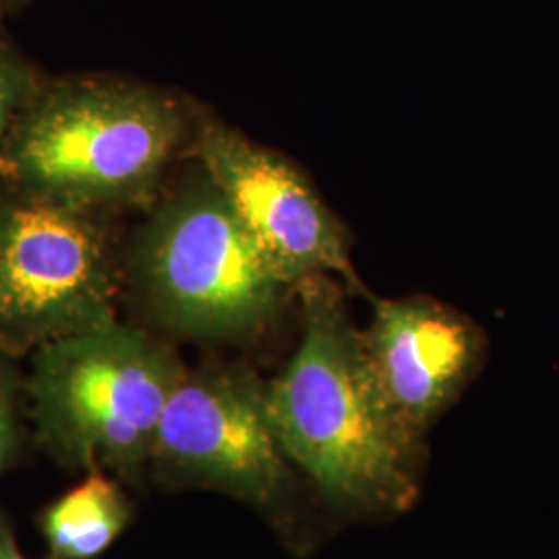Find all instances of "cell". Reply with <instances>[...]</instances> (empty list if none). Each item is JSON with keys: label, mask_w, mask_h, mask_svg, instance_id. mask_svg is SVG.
I'll use <instances>...</instances> for the list:
<instances>
[{"label": "cell", "mask_w": 559, "mask_h": 559, "mask_svg": "<svg viewBox=\"0 0 559 559\" xmlns=\"http://www.w3.org/2000/svg\"><path fill=\"white\" fill-rule=\"evenodd\" d=\"M150 468L170 485L228 493L272 520L286 514L293 498L267 383L242 367L185 373L164 408Z\"/></svg>", "instance_id": "obj_5"}, {"label": "cell", "mask_w": 559, "mask_h": 559, "mask_svg": "<svg viewBox=\"0 0 559 559\" xmlns=\"http://www.w3.org/2000/svg\"><path fill=\"white\" fill-rule=\"evenodd\" d=\"M302 336L267 411L280 448L321 498L355 516H396L415 506L427 459L394 415L359 330L328 276L300 284Z\"/></svg>", "instance_id": "obj_1"}, {"label": "cell", "mask_w": 559, "mask_h": 559, "mask_svg": "<svg viewBox=\"0 0 559 559\" xmlns=\"http://www.w3.org/2000/svg\"><path fill=\"white\" fill-rule=\"evenodd\" d=\"M25 0H0V9H2V13H7V11H11V9H17L21 7Z\"/></svg>", "instance_id": "obj_13"}, {"label": "cell", "mask_w": 559, "mask_h": 559, "mask_svg": "<svg viewBox=\"0 0 559 559\" xmlns=\"http://www.w3.org/2000/svg\"><path fill=\"white\" fill-rule=\"evenodd\" d=\"M40 85L29 60L0 32V154L15 120Z\"/></svg>", "instance_id": "obj_10"}, {"label": "cell", "mask_w": 559, "mask_h": 559, "mask_svg": "<svg viewBox=\"0 0 559 559\" xmlns=\"http://www.w3.org/2000/svg\"><path fill=\"white\" fill-rule=\"evenodd\" d=\"M198 156L288 288L332 274L360 288L342 222L293 162L222 122L201 127Z\"/></svg>", "instance_id": "obj_7"}, {"label": "cell", "mask_w": 559, "mask_h": 559, "mask_svg": "<svg viewBox=\"0 0 559 559\" xmlns=\"http://www.w3.org/2000/svg\"><path fill=\"white\" fill-rule=\"evenodd\" d=\"M362 342L390 408L420 441L477 380L489 355L477 321L427 295L376 300Z\"/></svg>", "instance_id": "obj_8"}, {"label": "cell", "mask_w": 559, "mask_h": 559, "mask_svg": "<svg viewBox=\"0 0 559 559\" xmlns=\"http://www.w3.org/2000/svg\"><path fill=\"white\" fill-rule=\"evenodd\" d=\"M185 131L179 104L122 81L40 85L0 154L15 193L87 212L140 200L160 179Z\"/></svg>", "instance_id": "obj_2"}, {"label": "cell", "mask_w": 559, "mask_h": 559, "mask_svg": "<svg viewBox=\"0 0 559 559\" xmlns=\"http://www.w3.org/2000/svg\"><path fill=\"white\" fill-rule=\"evenodd\" d=\"M115 274L83 212L0 198V348L21 353L115 323Z\"/></svg>", "instance_id": "obj_6"}, {"label": "cell", "mask_w": 559, "mask_h": 559, "mask_svg": "<svg viewBox=\"0 0 559 559\" xmlns=\"http://www.w3.org/2000/svg\"><path fill=\"white\" fill-rule=\"evenodd\" d=\"M185 367L119 321L36 348L27 394L40 441L64 464L138 479Z\"/></svg>", "instance_id": "obj_3"}, {"label": "cell", "mask_w": 559, "mask_h": 559, "mask_svg": "<svg viewBox=\"0 0 559 559\" xmlns=\"http://www.w3.org/2000/svg\"><path fill=\"white\" fill-rule=\"evenodd\" d=\"M2 15H4V13H2V9H0V17H2Z\"/></svg>", "instance_id": "obj_14"}, {"label": "cell", "mask_w": 559, "mask_h": 559, "mask_svg": "<svg viewBox=\"0 0 559 559\" xmlns=\"http://www.w3.org/2000/svg\"><path fill=\"white\" fill-rule=\"evenodd\" d=\"M131 516V506L119 485L102 471L92 475L46 508L41 533L52 559H96L102 556Z\"/></svg>", "instance_id": "obj_9"}, {"label": "cell", "mask_w": 559, "mask_h": 559, "mask_svg": "<svg viewBox=\"0 0 559 559\" xmlns=\"http://www.w3.org/2000/svg\"><path fill=\"white\" fill-rule=\"evenodd\" d=\"M131 272L154 318L189 338L253 336L293 290L203 170L145 222Z\"/></svg>", "instance_id": "obj_4"}, {"label": "cell", "mask_w": 559, "mask_h": 559, "mask_svg": "<svg viewBox=\"0 0 559 559\" xmlns=\"http://www.w3.org/2000/svg\"><path fill=\"white\" fill-rule=\"evenodd\" d=\"M7 355L9 353L0 348V473L13 460L20 443V427H17L20 380Z\"/></svg>", "instance_id": "obj_11"}, {"label": "cell", "mask_w": 559, "mask_h": 559, "mask_svg": "<svg viewBox=\"0 0 559 559\" xmlns=\"http://www.w3.org/2000/svg\"><path fill=\"white\" fill-rule=\"evenodd\" d=\"M0 559H27L20 551L15 533L9 520L0 514Z\"/></svg>", "instance_id": "obj_12"}]
</instances>
